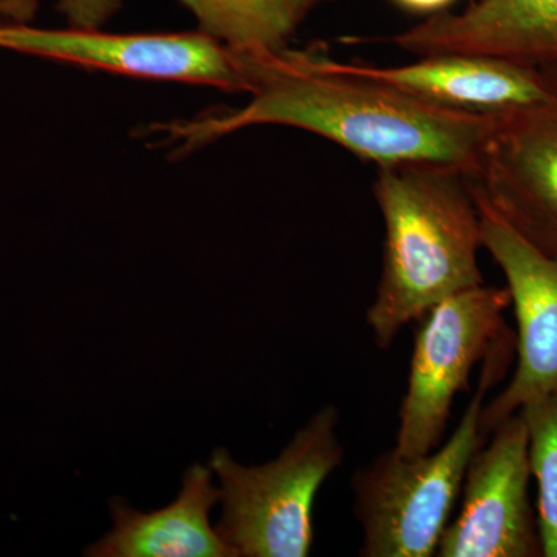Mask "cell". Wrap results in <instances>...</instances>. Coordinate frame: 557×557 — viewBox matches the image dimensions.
<instances>
[{"instance_id": "cell-4", "label": "cell", "mask_w": 557, "mask_h": 557, "mask_svg": "<svg viewBox=\"0 0 557 557\" xmlns=\"http://www.w3.org/2000/svg\"><path fill=\"white\" fill-rule=\"evenodd\" d=\"M339 412L327 405L269 463L244 467L225 448L209 468L219 479L218 533L239 557H307L314 542V500L343 465Z\"/></svg>"}, {"instance_id": "cell-6", "label": "cell", "mask_w": 557, "mask_h": 557, "mask_svg": "<svg viewBox=\"0 0 557 557\" xmlns=\"http://www.w3.org/2000/svg\"><path fill=\"white\" fill-rule=\"evenodd\" d=\"M545 95L496 112L472 193L531 245L557 258V64L541 67Z\"/></svg>"}, {"instance_id": "cell-5", "label": "cell", "mask_w": 557, "mask_h": 557, "mask_svg": "<svg viewBox=\"0 0 557 557\" xmlns=\"http://www.w3.org/2000/svg\"><path fill=\"white\" fill-rule=\"evenodd\" d=\"M509 306L507 287L483 284L442 300L418 319L394 446L401 456L438 448L457 395L468 391L472 370L508 332L504 313Z\"/></svg>"}, {"instance_id": "cell-15", "label": "cell", "mask_w": 557, "mask_h": 557, "mask_svg": "<svg viewBox=\"0 0 557 557\" xmlns=\"http://www.w3.org/2000/svg\"><path fill=\"white\" fill-rule=\"evenodd\" d=\"M121 9V0H58L70 27L101 28Z\"/></svg>"}, {"instance_id": "cell-8", "label": "cell", "mask_w": 557, "mask_h": 557, "mask_svg": "<svg viewBox=\"0 0 557 557\" xmlns=\"http://www.w3.org/2000/svg\"><path fill=\"white\" fill-rule=\"evenodd\" d=\"M469 461L457 518L446 525L438 557L542 556L530 502L528 431L522 413L507 418Z\"/></svg>"}, {"instance_id": "cell-2", "label": "cell", "mask_w": 557, "mask_h": 557, "mask_svg": "<svg viewBox=\"0 0 557 557\" xmlns=\"http://www.w3.org/2000/svg\"><path fill=\"white\" fill-rule=\"evenodd\" d=\"M383 269L366 321L380 348L442 300L485 284L482 222L467 172L440 163L379 166Z\"/></svg>"}, {"instance_id": "cell-14", "label": "cell", "mask_w": 557, "mask_h": 557, "mask_svg": "<svg viewBox=\"0 0 557 557\" xmlns=\"http://www.w3.org/2000/svg\"><path fill=\"white\" fill-rule=\"evenodd\" d=\"M531 474L537 483V528L542 556L557 557V394L527 403Z\"/></svg>"}, {"instance_id": "cell-16", "label": "cell", "mask_w": 557, "mask_h": 557, "mask_svg": "<svg viewBox=\"0 0 557 557\" xmlns=\"http://www.w3.org/2000/svg\"><path fill=\"white\" fill-rule=\"evenodd\" d=\"M38 11V0H0V21L30 24Z\"/></svg>"}, {"instance_id": "cell-1", "label": "cell", "mask_w": 557, "mask_h": 557, "mask_svg": "<svg viewBox=\"0 0 557 557\" xmlns=\"http://www.w3.org/2000/svg\"><path fill=\"white\" fill-rule=\"evenodd\" d=\"M247 106L150 126L161 146L185 156L263 124L296 127L379 166L440 163L471 177L496 113L434 104L387 84L344 72L314 50L239 51Z\"/></svg>"}, {"instance_id": "cell-11", "label": "cell", "mask_w": 557, "mask_h": 557, "mask_svg": "<svg viewBox=\"0 0 557 557\" xmlns=\"http://www.w3.org/2000/svg\"><path fill=\"white\" fill-rule=\"evenodd\" d=\"M344 72L379 81L445 108L496 113L544 98L541 69L500 58L446 53L406 65L359 64L335 60Z\"/></svg>"}, {"instance_id": "cell-7", "label": "cell", "mask_w": 557, "mask_h": 557, "mask_svg": "<svg viewBox=\"0 0 557 557\" xmlns=\"http://www.w3.org/2000/svg\"><path fill=\"white\" fill-rule=\"evenodd\" d=\"M0 49L104 70L129 78L201 84L247 94L239 53L208 33L42 30L0 21Z\"/></svg>"}, {"instance_id": "cell-10", "label": "cell", "mask_w": 557, "mask_h": 557, "mask_svg": "<svg viewBox=\"0 0 557 557\" xmlns=\"http://www.w3.org/2000/svg\"><path fill=\"white\" fill-rule=\"evenodd\" d=\"M418 54L465 53L545 67L557 64V0H472L408 30L373 39Z\"/></svg>"}, {"instance_id": "cell-13", "label": "cell", "mask_w": 557, "mask_h": 557, "mask_svg": "<svg viewBox=\"0 0 557 557\" xmlns=\"http://www.w3.org/2000/svg\"><path fill=\"white\" fill-rule=\"evenodd\" d=\"M199 30L239 51L287 49L300 25L330 0H180Z\"/></svg>"}, {"instance_id": "cell-12", "label": "cell", "mask_w": 557, "mask_h": 557, "mask_svg": "<svg viewBox=\"0 0 557 557\" xmlns=\"http://www.w3.org/2000/svg\"><path fill=\"white\" fill-rule=\"evenodd\" d=\"M211 468L186 469L178 497L143 512L124 500L110 502L113 528L84 552L90 557H239L209 523L220 490Z\"/></svg>"}, {"instance_id": "cell-3", "label": "cell", "mask_w": 557, "mask_h": 557, "mask_svg": "<svg viewBox=\"0 0 557 557\" xmlns=\"http://www.w3.org/2000/svg\"><path fill=\"white\" fill-rule=\"evenodd\" d=\"M516 338L508 332L483 359L478 388L445 445L423 456L383 450L351 479L354 512L364 557L437 555L463 486L469 461L483 445L480 416L487 391L504 375Z\"/></svg>"}, {"instance_id": "cell-9", "label": "cell", "mask_w": 557, "mask_h": 557, "mask_svg": "<svg viewBox=\"0 0 557 557\" xmlns=\"http://www.w3.org/2000/svg\"><path fill=\"white\" fill-rule=\"evenodd\" d=\"M478 205L482 248L507 278L518 322L515 373L508 386L483 406L480 416V429L486 437L527 403L557 394V258L523 239L479 200Z\"/></svg>"}, {"instance_id": "cell-17", "label": "cell", "mask_w": 557, "mask_h": 557, "mask_svg": "<svg viewBox=\"0 0 557 557\" xmlns=\"http://www.w3.org/2000/svg\"><path fill=\"white\" fill-rule=\"evenodd\" d=\"M398 9L409 11L413 14H432L442 13L448 7L453 5L457 0H391Z\"/></svg>"}]
</instances>
